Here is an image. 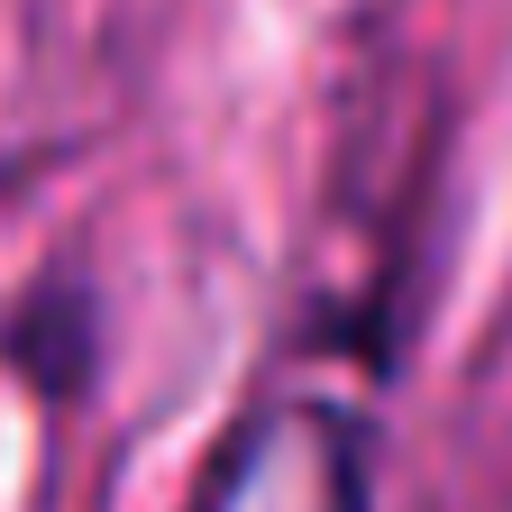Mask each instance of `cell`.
Listing matches in <instances>:
<instances>
[{"label":"cell","instance_id":"obj_1","mask_svg":"<svg viewBox=\"0 0 512 512\" xmlns=\"http://www.w3.org/2000/svg\"><path fill=\"white\" fill-rule=\"evenodd\" d=\"M348 503H357V485H348V448L330 421L266 430L220 494V512H348Z\"/></svg>","mask_w":512,"mask_h":512}]
</instances>
